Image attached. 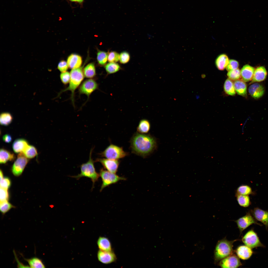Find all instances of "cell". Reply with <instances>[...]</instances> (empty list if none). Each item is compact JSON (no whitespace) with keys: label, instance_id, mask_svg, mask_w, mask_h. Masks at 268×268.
<instances>
[{"label":"cell","instance_id":"cell-5","mask_svg":"<svg viewBox=\"0 0 268 268\" xmlns=\"http://www.w3.org/2000/svg\"><path fill=\"white\" fill-rule=\"evenodd\" d=\"M128 155V153L124 151L122 147L112 144H110L100 154L102 157L112 160H118Z\"/></svg>","mask_w":268,"mask_h":268},{"label":"cell","instance_id":"cell-1","mask_svg":"<svg viewBox=\"0 0 268 268\" xmlns=\"http://www.w3.org/2000/svg\"><path fill=\"white\" fill-rule=\"evenodd\" d=\"M130 142L132 153L144 158L152 153L157 146L156 141L154 137L149 134L137 132L133 135Z\"/></svg>","mask_w":268,"mask_h":268},{"label":"cell","instance_id":"cell-9","mask_svg":"<svg viewBox=\"0 0 268 268\" xmlns=\"http://www.w3.org/2000/svg\"><path fill=\"white\" fill-rule=\"evenodd\" d=\"M29 161L22 152L19 153L12 167V171L16 176L21 175Z\"/></svg>","mask_w":268,"mask_h":268},{"label":"cell","instance_id":"cell-46","mask_svg":"<svg viewBox=\"0 0 268 268\" xmlns=\"http://www.w3.org/2000/svg\"><path fill=\"white\" fill-rule=\"evenodd\" d=\"M0 180H1L3 178V173L2 171L0 170Z\"/></svg>","mask_w":268,"mask_h":268},{"label":"cell","instance_id":"cell-22","mask_svg":"<svg viewBox=\"0 0 268 268\" xmlns=\"http://www.w3.org/2000/svg\"><path fill=\"white\" fill-rule=\"evenodd\" d=\"M97 245L100 250L106 251H112L110 242L106 237H100L98 240Z\"/></svg>","mask_w":268,"mask_h":268},{"label":"cell","instance_id":"cell-32","mask_svg":"<svg viewBox=\"0 0 268 268\" xmlns=\"http://www.w3.org/2000/svg\"><path fill=\"white\" fill-rule=\"evenodd\" d=\"M22 152L24 156L28 159L33 158L37 155L36 148L33 145H29Z\"/></svg>","mask_w":268,"mask_h":268},{"label":"cell","instance_id":"cell-34","mask_svg":"<svg viewBox=\"0 0 268 268\" xmlns=\"http://www.w3.org/2000/svg\"><path fill=\"white\" fill-rule=\"evenodd\" d=\"M108 55L106 52L99 51L97 53V59L99 64L101 65H104L108 60Z\"/></svg>","mask_w":268,"mask_h":268},{"label":"cell","instance_id":"cell-27","mask_svg":"<svg viewBox=\"0 0 268 268\" xmlns=\"http://www.w3.org/2000/svg\"><path fill=\"white\" fill-rule=\"evenodd\" d=\"M235 196L237 202L240 206L246 207H248L251 204V202L249 195L236 194Z\"/></svg>","mask_w":268,"mask_h":268},{"label":"cell","instance_id":"cell-41","mask_svg":"<svg viewBox=\"0 0 268 268\" xmlns=\"http://www.w3.org/2000/svg\"><path fill=\"white\" fill-rule=\"evenodd\" d=\"M11 184L10 179L8 177H5L0 180V187L8 189Z\"/></svg>","mask_w":268,"mask_h":268},{"label":"cell","instance_id":"cell-39","mask_svg":"<svg viewBox=\"0 0 268 268\" xmlns=\"http://www.w3.org/2000/svg\"><path fill=\"white\" fill-rule=\"evenodd\" d=\"M130 59V55L127 52L123 51L119 54V61L122 64L127 63L129 61Z\"/></svg>","mask_w":268,"mask_h":268},{"label":"cell","instance_id":"cell-45","mask_svg":"<svg viewBox=\"0 0 268 268\" xmlns=\"http://www.w3.org/2000/svg\"><path fill=\"white\" fill-rule=\"evenodd\" d=\"M71 1L78 2L79 3L82 2L83 0H70Z\"/></svg>","mask_w":268,"mask_h":268},{"label":"cell","instance_id":"cell-28","mask_svg":"<svg viewBox=\"0 0 268 268\" xmlns=\"http://www.w3.org/2000/svg\"><path fill=\"white\" fill-rule=\"evenodd\" d=\"M25 259L28 262L30 268H45L41 260L37 257H34L29 259Z\"/></svg>","mask_w":268,"mask_h":268},{"label":"cell","instance_id":"cell-30","mask_svg":"<svg viewBox=\"0 0 268 268\" xmlns=\"http://www.w3.org/2000/svg\"><path fill=\"white\" fill-rule=\"evenodd\" d=\"M104 67L108 74L115 73L121 69L119 64L115 62H109Z\"/></svg>","mask_w":268,"mask_h":268},{"label":"cell","instance_id":"cell-4","mask_svg":"<svg viewBox=\"0 0 268 268\" xmlns=\"http://www.w3.org/2000/svg\"><path fill=\"white\" fill-rule=\"evenodd\" d=\"M236 240L230 241L226 238H223L218 241L214 252V258L215 262H217L233 254V243Z\"/></svg>","mask_w":268,"mask_h":268},{"label":"cell","instance_id":"cell-40","mask_svg":"<svg viewBox=\"0 0 268 268\" xmlns=\"http://www.w3.org/2000/svg\"><path fill=\"white\" fill-rule=\"evenodd\" d=\"M238 66L239 64L237 61L235 60H231L229 61L226 69L229 71L238 68Z\"/></svg>","mask_w":268,"mask_h":268},{"label":"cell","instance_id":"cell-18","mask_svg":"<svg viewBox=\"0 0 268 268\" xmlns=\"http://www.w3.org/2000/svg\"><path fill=\"white\" fill-rule=\"evenodd\" d=\"M267 75V71L265 67L261 66L257 67L255 70L251 83L264 80L266 79Z\"/></svg>","mask_w":268,"mask_h":268},{"label":"cell","instance_id":"cell-37","mask_svg":"<svg viewBox=\"0 0 268 268\" xmlns=\"http://www.w3.org/2000/svg\"><path fill=\"white\" fill-rule=\"evenodd\" d=\"M119 59V54L117 52L112 51L108 54V60L109 62L116 63Z\"/></svg>","mask_w":268,"mask_h":268},{"label":"cell","instance_id":"cell-20","mask_svg":"<svg viewBox=\"0 0 268 268\" xmlns=\"http://www.w3.org/2000/svg\"><path fill=\"white\" fill-rule=\"evenodd\" d=\"M67 63L69 67L72 69L79 68L82 64V58L78 55L72 54L68 57Z\"/></svg>","mask_w":268,"mask_h":268},{"label":"cell","instance_id":"cell-38","mask_svg":"<svg viewBox=\"0 0 268 268\" xmlns=\"http://www.w3.org/2000/svg\"><path fill=\"white\" fill-rule=\"evenodd\" d=\"M60 77L62 83L66 85L69 83L70 79V73L66 71L62 72L60 74Z\"/></svg>","mask_w":268,"mask_h":268},{"label":"cell","instance_id":"cell-33","mask_svg":"<svg viewBox=\"0 0 268 268\" xmlns=\"http://www.w3.org/2000/svg\"><path fill=\"white\" fill-rule=\"evenodd\" d=\"M13 117L8 112H4L1 114L0 123L2 125L7 126L12 122Z\"/></svg>","mask_w":268,"mask_h":268},{"label":"cell","instance_id":"cell-12","mask_svg":"<svg viewBox=\"0 0 268 268\" xmlns=\"http://www.w3.org/2000/svg\"><path fill=\"white\" fill-rule=\"evenodd\" d=\"M96 161L100 163L105 169L107 171L114 173L117 172L120 163L118 160L107 158L98 159Z\"/></svg>","mask_w":268,"mask_h":268},{"label":"cell","instance_id":"cell-3","mask_svg":"<svg viewBox=\"0 0 268 268\" xmlns=\"http://www.w3.org/2000/svg\"><path fill=\"white\" fill-rule=\"evenodd\" d=\"M92 149L90 151L89 158L86 163L82 164L80 166V173L77 175L71 176L77 180L82 177H86L91 179L93 182L92 189L94 187V185L97 181L100 176V174L96 171L94 166V161L92 158Z\"/></svg>","mask_w":268,"mask_h":268},{"label":"cell","instance_id":"cell-2","mask_svg":"<svg viewBox=\"0 0 268 268\" xmlns=\"http://www.w3.org/2000/svg\"><path fill=\"white\" fill-rule=\"evenodd\" d=\"M70 73V79L68 86L61 91L59 93L58 96H59L61 93L67 91H70L71 93V99L73 105H74L75 91L79 87L84 77L83 70L81 67L72 69Z\"/></svg>","mask_w":268,"mask_h":268},{"label":"cell","instance_id":"cell-31","mask_svg":"<svg viewBox=\"0 0 268 268\" xmlns=\"http://www.w3.org/2000/svg\"><path fill=\"white\" fill-rule=\"evenodd\" d=\"M236 194L244 195L254 194L251 188L246 185H242L239 186L236 190Z\"/></svg>","mask_w":268,"mask_h":268},{"label":"cell","instance_id":"cell-19","mask_svg":"<svg viewBox=\"0 0 268 268\" xmlns=\"http://www.w3.org/2000/svg\"><path fill=\"white\" fill-rule=\"evenodd\" d=\"M28 141L22 138L15 140L12 145V148L14 152L16 153H19L23 152L29 145Z\"/></svg>","mask_w":268,"mask_h":268},{"label":"cell","instance_id":"cell-23","mask_svg":"<svg viewBox=\"0 0 268 268\" xmlns=\"http://www.w3.org/2000/svg\"><path fill=\"white\" fill-rule=\"evenodd\" d=\"M15 158L14 154L3 148L0 150V163L5 164L8 161L13 160Z\"/></svg>","mask_w":268,"mask_h":268},{"label":"cell","instance_id":"cell-14","mask_svg":"<svg viewBox=\"0 0 268 268\" xmlns=\"http://www.w3.org/2000/svg\"><path fill=\"white\" fill-rule=\"evenodd\" d=\"M99 261L105 264H108L114 262L116 260V256L112 251H106L99 250L97 253Z\"/></svg>","mask_w":268,"mask_h":268},{"label":"cell","instance_id":"cell-13","mask_svg":"<svg viewBox=\"0 0 268 268\" xmlns=\"http://www.w3.org/2000/svg\"><path fill=\"white\" fill-rule=\"evenodd\" d=\"M251 213L256 220L260 222L264 225L266 229L268 228V211L263 210L258 207L251 210Z\"/></svg>","mask_w":268,"mask_h":268},{"label":"cell","instance_id":"cell-17","mask_svg":"<svg viewBox=\"0 0 268 268\" xmlns=\"http://www.w3.org/2000/svg\"><path fill=\"white\" fill-rule=\"evenodd\" d=\"M255 70V68L248 65L244 66L240 71L241 75L243 81L248 82L251 80Z\"/></svg>","mask_w":268,"mask_h":268},{"label":"cell","instance_id":"cell-35","mask_svg":"<svg viewBox=\"0 0 268 268\" xmlns=\"http://www.w3.org/2000/svg\"><path fill=\"white\" fill-rule=\"evenodd\" d=\"M13 207L8 201L0 202V211L2 214H5Z\"/></svg>","mask_w":268,"mask_h":268},{"label":"cell","instance_id":"cell-16","mask_svg":"<svg viewBox=\"0 0 268 268\" xmlns=\"http://www.w3.org/2000/svg\"><path fill=\"white\" fill-rule=\"evenodd\" d=\"M251 249L246 245H241L237 248L236 252L239 258L246 260L249 259L253 253Z\"/></svg>","mask_w":268,"mask_h":268},{"label":"cell","instance_id":"cell-15","mask_svg":"<svg viewBox=\"0 0 268 268\" xmlns=\"http://www.w3.org/2000/svg\"><path fill=\"white\" fill-rule=\"evenodd\" d=\"M248 91L251 96L255 99L261 97L265 92L264 86L261 84L257 83H253L250 86Z\"/></svg>","mask_w":268,"mask_h":268},{"label":"cell","instance_id":"cell-8","mask_svg":"<svg viewBox=\"0 0 268 268\" xmlns=\"http://www.w3.org/2000/svg\"><path fill=\"white\" fill-rule=\"evenodd\" d=\"M98 88V84L95 79H88L81 84L79 87L78 92L80 95L84 94L86 95L88 99L91 94Z\"/></svg>","mask_w":268,"mask_h":268},{"label":"cell","instance_id":"cell-24","mask_svg":"<svg viewBox=\"0 0 268 268\" xmlns=\"http://www.w3.org/2000/svg\"><path fill=\"white\" fill-rule=\"evenodd\" d=\"M229 60L227 56L225 54L220 55L216 61V64L218 68L220 70H223L228 65Z\"/></svg>","mask_w":268,"mask_h":268},{"label":"cell","instance_id":"cell-6","mask_svg":"<svg viewBox=\"0 0 268 268\" xmlns=\"http://www.w3.org/2000/svg\"><path fill=\"white\" fill-rule=\"evenodd\" d=\"M99 174L102 181L100 190V192L105 187L112 184L116 183L120 180L126 179L125 178L116 175V173L111 172L103 168H101L100 170Z\"/></svg>","mask_w":268,"mask_h":268},{"label":"cell","instance_id":"cell-42","mask_svg":"<svg viewBox=\"0 0 268 268\" xmlns=\"http://www.w3.org/2000/svg\"><path fill=\"white\" fill-rule=\"evenodd\" d=\"M7 190L0 188V202L8 200L9 194Z\"/></svg>","mask_w":268,"mask_h":268},{"label":"cell","instance_id":"cell-10","mask_svg":"<svg viewBox=\"0 0 268 268\" xmlns=\"http://www.w3.org/2000/svg\"><path fill=\"white\" fill-rule=\"evenodd\" d=\"M240 233L245 229L253 224L260 226L262 225L258 223L250 212H247L244 216L235 221Z\"/></svg>","mask_w":268,"mask_h":268},{"label":"cell","instance_id":"cell-26","mask_svg":"<svg viewBox=\"0 0 268 268\" xmlns=\"http://www.w3.org/2000/svg\"><path fill=\"white\" fill-rule=\"evenodd\" d=\"M83 71L84 77L88 79L93 78L96 74L95 65L92 63L89 64L86 66Z\"/></svg>","mask_w":268,"mask_h":268},{"label":"cell","instance_id":"cell-29","mask_svg":"<svg viewBox=\"0 0 268 268\" xmlns=\"http://www.w3.org/2000/svg\"><path fill=\"white\" fill-rule=\"evenodd\" d=\"M224 90L228 95L234 96L235 94L234 83L232 80L228 78L225 81L224 86Z\"/></svg>","mask_w":268,"mask_h":268},{"label":"cell","instance_id":"cell-21","mask_svg":"<svg viewBox=\"0 0 268 268\" xmlns=\"http://www.w3.org/2000/svg\"><path fill=\"white\" fill-rule=\"evenodd\" d=\"M235 91L238 95L244 97L247 96V86L243 81L237 80L234 83Z\"/></svg>","mask_w":268,"mask_h":268},{"label":"cell","instance_id":"cell-44","mask_svg":"<svg viewBox=\"0 0 268 268\" xmlns=\"http://www.w3.org/2000/svg\"><path fill=\"white\" fill-rule=\"evenodd\" d=\"M2 139L3 141L6 143H10L12 140L11 136L8 134L4 135L2 137Z\"/></svg>","mask_w":268,"mask_h":268},{"label":"cell","instance_id":"cell-7","mask_svg":"<svg viewBox=\"0 0 268 268\" xmlns=\"http://www.w3.org/2000/svg\"><path fill=\"white\" fill-rule=\"evenodd\" d=\"M242 240L245 245L251 249L258 247H265L260 241L257 234L251 229L245 234Z\"/></svg>","mask_w":268,"mask_h":268},{"label":"cell","instance_id":"cell-25","mask_svg":"<svg viewBox=\"0 0 268 268\" xmlns=\"http://www.w3.org/2000/svg\"><path fill=\"white\" fill-rule=\"evenodd\" d=\"M151 127L150 124L147 120L143 119L139 122L137 128V132L141 134H145L148 132Z\"/></svg>","mask_w":268,"mask_h":268},{"label":"cell","instance_id":"cell-36","mask_svg":"<svg viewBox=\"0 0 268 268\" xmlns=\"http://www.w3.org/2000/svg\"><path fill=\"white\" fill-rule=\"evenodd\" d=\"M227 75L231 80H237L239 79L241 76L240 71L238 68L231 70L229 71Z\"/></svg>","mask_w":268,"mask_h":268},{"label":"cell","instance_id":"cell-11","mask_svg":"<svg viewBox=\"0 0 268 268\" xmlns=\"http://www.w3.org/2000/svg\"><path fill=\"white\" fill-rule=\"evenodd\" d=\"M219 265L222 268H237L242 264L238 257L233 254L220 260Z\"/></svg>","mask_w":268,"mask_h":268},{"label":"cell","instance_id":"cell-43","mask_svg":"<svg viewBox=\"0 0 268 268\" xmlns=\"http://www.w3.org/2000/svg\"><path fill=\"white\" fill-rule=\"evenodd\" d=\"M69 67L67 63L65 61H60L58 65V68L62 72L67 71Z\"/></svg>","mask_w":268,"mask_h":268}]
</instances>
